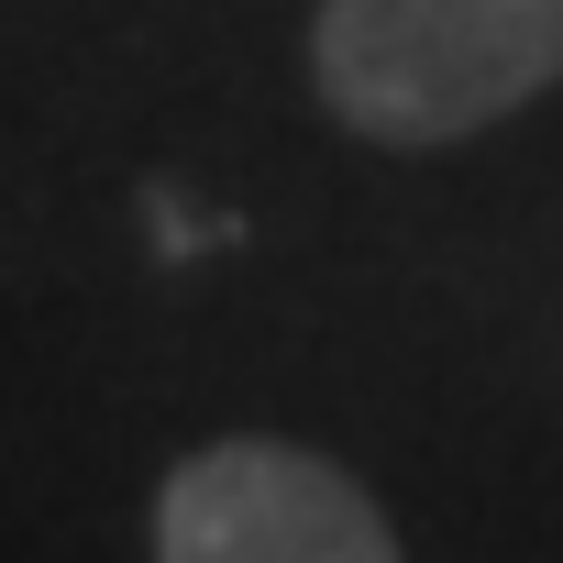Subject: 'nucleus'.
Instances as JSON below:
<instances>
[{
	"label": "nucleus",
	"instance_id": "nucleus-1",
	"mask_svg": "<svg viewBox=\"0 0 563 563\" xmlns=\"http://www.w3.org/2000/svg\"><path fill=\"white\" fill-rule=\"evenodd\" d=\"M310 89L376 155H453L563 89V0H310Z\"/></svg>",
	"mask_w": 563,
	"mask_h": 563
},
{
	"label": "nucleus",
	"instance_id": "nucleus-2",
	"mask_svg": "<svg viewBox=\"0 0 563 563\" xmlns=\"http://www.w3.org/2000/svg\"><path fill=\"white\" fill-rule=\"evenodd\" d=\"M144 541L166 563H398V519L310 442L221 431L166 464Z\"/></svg>",
	"mask_w": 563,
	"mask_h": 563
}]
</instances>
